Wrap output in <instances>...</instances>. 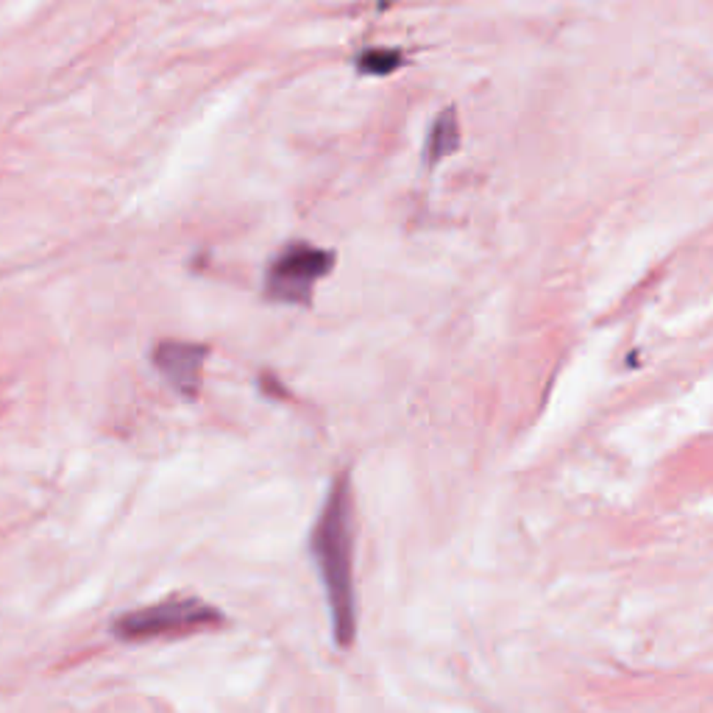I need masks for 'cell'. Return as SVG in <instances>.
<instances>
[{
  "instance_id": "obj_6",
  "label": "cell",
  "mask_w": 713,
  "mask_h": 713,
  "mask_svg": "<svg viewBox=\"0 0 713 713\" xmlns=\"http://www.w3.org/2000/svg\"><path fill=\"white\" fill-rule=\"evenodd\" d=\"M401 53L399 50H388V48H374L360 53L357 59V70L362 75H391L393 70L401 67Z\"/></svg>"
},
{
  "instance_id": "obj_2",
  "label": "cell",
  "mask_w": 713,
  "mask_h": 713,
  "mask_svg": "<svg viewBox=\"0 0 713 713\" xmlns=\"http://www.w3.org/2000/svg\"><path fill=\"white\" fill-rule=\"evenodd\" d=\"M223 624V613L201 600H165L159 605L131 610L114 619L112 632L120 641H148V639H173V635H190L215 630Z\"/></svg>"
},
{
  "instance_id": "obj_4",
  "label": "cell",
  "mask_w": 713,
  "mask_h": 713,
  "mask_svg": "<svg viewBox=\"0 0 713 713\" xmlns=\"http://www.w3.org/2000/svg\"><path fill=\"white\" fill-rule=\"evenodd\" d=\"M209 349L198 343H184V340H165L153 352V365L159 374L176 388L184 399H196L201 388V371L206 362Z\"/></svg>"
},
{
  "instance_id": "obj_1",
  "label": "cell",
  "mask_w": 713,
  "mask_h": 713,
  "mask_svg": "<svg viewBox=\"0 0 713 713\" xmlns=\"http://www.w3.org/2000/svg\"><path fill=\"white\" fill-rule=\"evenodd\" d=\"M313 557L321 569L326 596H329L335 641L349 647L357 632V596H354V496L349 474H340L332 493L318 515L310 538Z\"/></svg>"
},
{
  "instance_id": "obj_3",
  "label": "cell",
  "mask_w": 713,
  "mask_h": 713,
  "mask_svg": "<svg viewBox=\"0 0 713 713\" xmlns=\"http://www.w3.org/2000/svg\"><path fill=\"white\" fill-rule=\"evenodd\" d=\"M335 254L310 243H293L271 262L265 276V296L276 304H310L315 284L329 276Z\"/></svg>"
},
{
  "instance_id": "obj_5",
  "label": "cell",
  "mask_w": 713,
  "mask_h": 713,
  "mask_svg": "<svg viewBox=\"0 0 713 713\" xmlns=\"http://www.w3.org/2000/svg\"><path fill=\"white\" fill-rule=\"evenodd\" d=\"M460 145V126H457V114L454 109H446L440 112V118L435 120L432 131H430V140H427V162L430 165H438L443 157H449V153Z\"/></svg>"
}]
</instances>
